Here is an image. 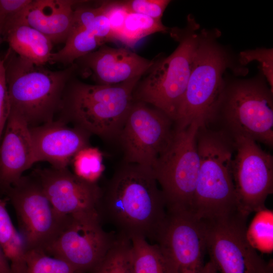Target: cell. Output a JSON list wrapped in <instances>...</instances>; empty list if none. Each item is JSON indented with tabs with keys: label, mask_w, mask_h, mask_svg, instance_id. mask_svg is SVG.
<instances>
[{
	"label": "cell",
	"mask_w": 273,
	"mask_h": 273,
	"mask_svg": "<svg viewBox=\"0 0 273 273\" xmlns=\"http://www.w3.org/2000/svg\"><path fill=\"white\" fill-rule=\"evenodd\" d=\"M84 1H32L24 13V22L53 43L65 42L71 30L73 7Z\"/></svg>",
	"instance_id": "cell-19"
},
{
	"label": "cell",
	"mask_w": 273,
	"mask_h": 273,
	"mask_svg": "<svg viewBox=\"0 0 273 273\" xmlns=\"http://www.w3.org/2000/svg\"><path fill=\"white\" fill-rule=\"evenodd\" d=\"M199 28L195 19L189 17L184 29L172 30V36L178 46L169 56L154 59L145 77L134 87L133 101L153 106L174 122L191 72Z\"/></svg>",
	"instance_id": "cell-6"
},
{
	"label": "cell",
	"mask_w": 273,
	"mask_h": 273,
	"mask_svg": "<svg viewBox=\"0 0 273 273\" xmlns=\"http://www.w3.org/2000/svg\"><path fill=\"white\" fill-rule=\"evenodd\" d=\"M7 198L0 197V246L13 273H27L25 241L13 225L7 209Z\"/></svg>",
	"instance_id": "cell-21"
},
{
	"label": "cell",
	"mask_w": 273,
	"mask_h": 273,
	"mask_svg": "<svg viewBox=\"0 0 273 273\" xmlns=\"http://www.w3.org/2000/svg\"><path fill=\"white\" fill-rule=\"evenodd\" d=\"M94 273H133L130 239L120 234Z\"/></svg>",
	"instance_id": "cell-25"
},
{
	"label": "cell",
	"mask_w": 273,
	"mask_h": 273,
	"mask_svg": "<svg viewBox=\"0 0 273 273\" xmlns=\"http://www.w3.org/2000/svg\"><path fill=\"white\" fill-rule=\"evenodd\" d=\"M133 273H178L174 262L157 243L141 237L130 239Z\"/></svg>",
	"instance_id": "cell-22"
},
{
	"label": "cell",
	"mask_w": 273,
	"mask_h": 273,
	"mask_svg": "<svg viewBox=\"0 0 273 273\" xmlns=\"http://www.w3.org/2000/svg\"><path fill=\"white\" fill-rule=\"evenodd\" d=\"M256 60L260 62L264 75L268 82L270 90L273 88V51L272 49L257 48L254 50L242 52L240 54V62L245 65Z\"/></svg>",
	"instance_id": "cell-29"
},
{
	"label": "cell",
	"mask_w": 273,
	"mask_h": 273,
	"mask_svg": "<svg viewBox=\"0 0 273 273\" xmlns=\"http://www.w3.org/2000/svg\"><path fill=\"white\" fill-rule=\"evenodd\" d=\"M1 25V24H0Z\"/></svg>",
	"instance_id": "cell-39"
},
{
	"label": "cell",
	"mask_w": 273,
	"mask_h": 273,
	"mask_svg": "<svg viewBox=\"0 0 273 273\" xmlns=\"http://www.w3.org/2000/svg\"><path fill=\"white\" fill-rule=\"evenodd\" d=\"M200 127L194 122L184 129H174L171 142L152 168L166 209L191 212L199 170L197 134Z\"/></svg>",
	"instance_id": "cell-7"
},
{
	"label": "cell",
	"mask_w": 273,
	"mask_h": 273,
	"mask_svg": "<svg viewBox=\"0 0 273 273\" xmlns=\"http://www.w3.org/2000/svg\"><path fill=\"white\" fill-rule=\"evenodd\" d=\"M75 174L92 183H97L103 170L102 157L97 149L87 147L79 152L73 159Z\"/></svg>",
	"instance_id": "cell-28"
},
{
	"label": "cell",
	"mask_w": 273,
	"mask_h": 273,
	"mask_svg": "<svg viewBox=\"0 0 273 273\" xmlns=\"http://www.w3.org/2000/svg\"><path fill=\"white\" fill-rule=\"evenodd\" d=\"M205 273H218V272L213 263L209 260L205 264Z\"/></svg>",
	"instance_id": "cell-37"
},
{
	"label": "cell",
	"mask_w": 273,
	"mask_h": 273,
	"mask_svg": "<svg viewBox=\"0 0 273 273\" xmlns=\"http://www.w3.org/2000/svg\"><path fill=\"white\" fill-rule=\"evenodd\" d=\"M197 145L199 170L191 212L203 221L240 213L232 172L233 139L222 129L200 127Z\"/></svg>",
	"instance_id": "cell-2"
},
{
	"label": "cell",
	"mask_w": 273,
	"mask_h": 273,
	"mask_svg": "<svg viewBox=\"0 0 273 273\" xmlns=\"http://www.w3.org/2000/svg\"><path fill=\"white\" fill-rule=\"evenodd\" d=\"M101 222L129 239L157 242L165 223V200L151 168L123 162L104 189L97 208Z\"/></svg>",
	"instance_id": "cell-1"
},
{
	"label": "cell",
	"mask_w": 273,
	"mask_h": 273,
	"mask_svg": "<svg viewBox=\"0 0 273 273\" xmlns=\"http://www.w3.org/2000/svg\"><path fill=\"white\" fill-rule=\"evenodd\" d=\"M27 273H79L66 261L38 249L28 250Z\"/></svg>",
	"instance_id": "cell-27"
},
{
	"label": "cell",
	"mask_w": 273,
	"mask_h": 273,
	"mask_svg": "<svg viewBox=\"0 0 273 273\" xmlns=\"http://www.w3.org/2000/svg\"><path fill=\"white\" fill-rule=\"evenodd\" d=\"M10 110L4 61L0 58V143Z\"/></svg>",
	"instance_id": "cell-32"
},
{
	"label": "cell",
	"mask_w": 273,
	"mask_h": 273,
	"mask_svg": "<svg viewBox=\"0 0 273 273\" xmlns=\"http://www.w3.org/2000/svg\"><path fill=\"white\" fill-rule=\"evenodd\" d=\"M87 29L90 30L104 43L107 41H114L109 21L103 10Z\"/></svg>",
	"instance_id": "cell-34"
},
{
	"label": "cell",
	"mask_w": 273,
	"mask_h": 273,
	"mask_svg": "<svg viewBox=\"0 0 273 273\" xmlns=\"http://www.w3.org/2000/svg\"><path fill=\"white\" fill-rule=\"evenodd\" d=\"M99 85H114L141 78L154 62L125 48L102 45L98 50L79 59Z\"/></svg>",
	"instance_id": "cell-18"
},
{
	"label": "cell",
	"mask_w": 273,
	"mask_h": 273,
	"mask_svg": "<svg viewBox=\"0 0 273 273\" xmlns=\"http://www.w3.org/2000/svg\"><path fill=\"white\" fill-rule=\"evenodd\" d=\"M168 29L161 20L128 12L117 40L127 48H133L147 36L156 32H167Z\"/></svg>",
	"instance_id": "cell-24"
},
{
	"label": "cell",
	"mask_w": 273,
	"mask_h": 273,
	"mask_svg": "<svg viewBox=\"0 0 273 273\" xmlns=\"http://www.w3.org/2000/svg\"><path fill=\"white\" fill-rule=\"evenodd\" d=\"M3 41V36H2V27L0 25V46Z\"/></svg>",
	"instance_id": "cell-38"
},
{
	"label": "cell",
	"mask_w": 273,
	"mask_h": 273,
	"mask_svg": "<svg viewBox=\"0 0 273 273\" xmlns=\"http://www.w3.org/2000/svg\"><path fill=\"white\" fill-rule=\"evenodd\" d=\"M66 123L53 120L30 127L37 162L46 161L53 167L67 168L79 152L89 147V133Z\"/></svg>",
	"instance_id": "cell-16"
},
{
	"label": "cell",
	"mask_w": 273,
	"mask_h": 273,
	"mask_svg": "<svg viewBox=\"0 0 273 273\" xmlns=\"http://www.w3.org/2000/svg\"><path fill=\"white\" fill-rule=\"evenodd\" d=\"M247 217L240 213L227 218L201 221L206 252L220 273H273L272 260L263 259L246 235Z\"/></svg>",
	"instance_id": "cell-9"
},
{
	"label": "cell",
	"mask_w": 273,
	"mask_h": 273,
	"mask_svg": "<svg viewBox=\"0 0 273 273\" xmlns=\"http://www.w3.org/2000/svg\"><path fill=\"white\" fill-rule=\"evenodd\" d=\"M30 127L10 110L0 143V192H5L36 163Z\"/></svg>",
	"instance_id": "cell-17"
},
{
	"label": "cell",
	"mask_w": 273,
	"mask_h": 273,
	"mask_svg": "<svg viewBox=\"0 0 273 273\" xmlns=\"http://www.w3.org/2000/svg\"><path fill=\"white\" fill-rule=\"evenodd\" d=\"M33 174L56 212L67 216L75 213L98 212L102 188L67 168L36 169Z\"/></svg>",
	"instance_id": "cell-15"
},
{
	"label": "cell",
	"mask_w": 273,
	"mask_h": 273,
	"mask_svg": "<svg viewBox=\"0 0 273 273\" xmlns=\"http://www.w3.org/2000/svg\"><path fill=\"white\" fill-rule=\"evenodd\" d=\"M247 239L256 251L270 253L273 250V212L266 207L255 212L246 230Z\"/></svg>",
	"instance_id": "cell-26"
},
{
	"label": "cell",
	"mask_w": 273,
	"mask_h": 273,
	"mask_svg": "<svg viewBox=\"0 0 273 273\" xmlns=\"http://www.w3.org/2000/svg\"><path fill=\"white\" fill-rule=\"evenodd\" d=\"M102 10L101 4L97 8H79L73 10L70 32L88 28Z\"/></svg>",
	"instance_id": "cell-33"
},
{
	"label": "cell",
	"mask_w": 273,
	"mask_h": 273,
	"mask_svg": "<svg viewBox=\"0 0 273 273\" xmlns=\"http://www.w3.org/2000/svg\"><path fill=\"white\" fill-rule=\"evenodd\" d=\"M0 273H13L10 263L0 246Z\"/></svg>",
	"instance_id": "cell-36"
},
{
	"label": "cell",
	"mask_w": 273,
	"mask_h": 273,
	"mask_svg": "<svg viewBox=\"0 0 273 273\" xmlns=\"http://www.w3.org/2000/svg\"><path fill=\"white\" fill-rule=\"evenodd\" d=\"M235 152L232 177L238 209L248 217L265 208L267 197L273 192V157L252 139L233 138Z\"/></svg>",
	"instance_id": "cell-13"
},
{
	"label": "cell",
	"mask_w": 273,
	"mask_h": 273,
	"mask_svg": "<svg viewBox=\"0 0 273 273\" xmlns=\"http://www.w3.org/2000/svg\"><path fill=\"white\" fill-rule=\"evenodd\" d=\"M129 12L142 14L154 19L161 20L168 0H129L122 1Z\"/></svg>",
	"instance_id": "cell-30"
},
{
	"label": "cell",
	"mask_w": 273,
	"mask_h": 273,
	"mask_svg": "<svg viewBox=\"0 0 273 273\" xmlns=\"http://www.w3.org/2000/svg\"><path fill=\"white\" fill-rule=\"evenodd\" d=\"M98 212L68 215L58 236L46 249L79 273H94L111 248L115 235L105 232Z\"/></svg>",
	"instance_id": "cell-11"
},
{
	"label": "cell",
	"mask_w": 273,
	"mask_h": 273,
	"mask_svg": "<svg viewBox=\"0 0 273 273\" xmlns=\"http://www.w3.org/2000/svg\"><path fill=\"white\" fill-rule=\"evenodd\" d=\"M104 44L88 29L74 30L70 32L64 47L53 53L50 62L71 65Z\"/></svg>",
	"instance_id": "cell-23"
},
{
	"label": "cell",
	"mask_w": 273,
	"mask_h": 273,
	"mask_svg": "<svg viewBox=\"0 0 273 273\" xmlns=\"http://www.w3.org/2000/svg\"><path fill=\"white\" fill-rule=\"evenodd\" d=\"M32 0H0V24L10 17L13 16L26 9Z\"/></svg>",
	"instance_id": "cell-35"
},
{
	"label": "cell",
	"mask_w": 273,
	"mask_h": 273,
	"mask_svg": "<svg viewBox=\"0 0 273 273\" xmlns=\"http://www.w3.org/2000/svg\"><path fill=\"white\" fill-rule=\"evenodd\" d=\"M219 113L222 130L232 138L244 136L272 147V92L263 83L241 81L225 88Z\"/></svg>",
	"instance_id": "cell-8"
},
{
	"label": "cell",
	"mask_w": 273,
	"mask_h": 273,
	"mask_svg": "<svg viewBox=\"0 0 273 273\" xmlns=\"http://www.w3.org/2000/svg\"><path fill=\"white\" fill-rule=\"evenodd\" d=\"M158 244L178 273H205L206 252L203 222L187 210H168Z\"/></svg>",
	"instance_id": "cell-14"
},
{
	"label": "cell",
	"mask_w": 273,
	"mask_h": 273,
	"mask_svg": "<svg viewBox=\"0 0 273 273\" xmlns=\"http://www.w3.org/2000/svg\"><path fill=\"white\" fill-rule=\"evenodd\" d=\"M174 132L173 121L165 114L133 101L117 140L123 153V162L152 169Z\"/></svg>",
	"instance_id": "cell-12"
},
{
	"label": "cell",
	"mask_w": 273,
	"mask_h": 273,
	"mask_svg": "<svg viewBox=\"0 0 273 273\" xmlns=\"http://www.w3.org/2000/svg\"><path fill=\"white\" fill-rule=\"evenodd\" d=\"M5 194L15 209L27 251H44L59 235L68 216L56 212L33 173L23 175Z\"/></svg>",
	"instance_id": "cell-10"
},
{
	"label": "cell",
	"mask_w": 273,
	"mask_h": 273,
	"mask_svg": "<svg viewBox=\"0 0 273 273\" xmlns=\"http://www.w3.org/2000/svg\"><path fill=\"white\" fill-rule=\"evenodd\" d=\"M3 40L21 59L37 66L50 62L53 42L46 35L24 22L14 25L2 33Z\"/></svg>",
	"instance_id": "cell-20"
},
{
	"label": "cell",
	"mask_w": 273,
	"mask_h": 273,
	"mask_svg": "<svg viewBox=\"0 0 273 273\" xmlns=\"http://www.w3.org/2000/svg\"><path fill=\"white\" fill-rule=\"evenodd\" d=\"M102 5L109 21L113 39L117 40L129 12L122 1H104Z\"/></svg>",
	"instance_id": "cell-31"
},
{
	"label": "cell",
	"mask_w": 273,
	"mask_h": 273,
	"mask_svg": "<svg viewBox=\"0 0 273 273\" xmlns=\"http://www.w3.org/2000/svg\"><path fill=\"white\" fill-rule=\"evenodd\" d=\"M4 61L10 110L21 115L29 127L53 120L76 65L50 70L21 59L10 49Z\"/></svg>",
	"instance_id": "cell-3"
},
{
	"label": "cell",
	"mask_w": 273,
	"mask_h": 273,
	"mask_svg": "<svg viewBox=\"0 0 273 273\" xmlns=\"http://www.w3.org/2000/svg\"><path fill=\"white\" fill-rule=\"evenodd\" d=\"M141 78L114 85L73 82L65 90L60 110L65 122L90 135L117 140L133 102L132 94Z\"/></svg>",
	"instance_id": "cell-4"
},
{
	"label": "cell",
	"mask_w": 273,
	"mask_h": 273,
	"mask_svg": "<svg viewBox=\"0 0 273 273\" xmlns=\"http://www.w3.org/2000/svg\"><path fill=\"white\" fill-rule=\"evenodd\" d=\"M214 34L204 30L199 34L190 76L173 122L175 130L194 122L209 126L216 119L225 88L222 76L230 61Z\"/></svg>",
	"instance_id": "cell-5"
}]
</instances>
